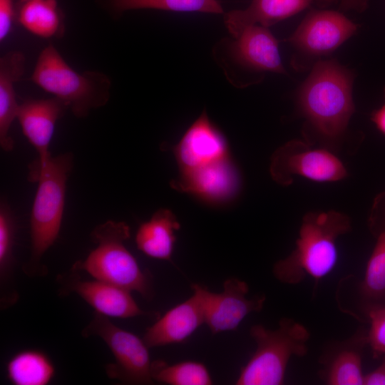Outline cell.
Wrapping results in <instances>:
<instances>
[{
  "instance_id": "1",
  "label": "cell",
  "mask_w": 385,
  "mask_h": 385,
  "mask_svg": "<svg viewBox=\"0 0 385 385\" xmlns=\"http://www.w3.org/2000/svg\"><path fill=\"white\" fill-rule=\"evenodd\" d=\"M351 228L349 217L342 212L307 213L302 218L295 248L274 265V277L282 283L295 285L309 277L317 286L337 262V239Z\"/></svg>"
},
{
  "instance_id": "2",
  "label": "cell",
  "mask_w": 385,
  "mask_h": 385,
  "mask_svg": "<svg viewBox=\"0 0 385 385\" xmlns=\"http://www.w3.org/2000/svg\"><path fill=\"white\" fill-rule=\"evenodd\" d=\"M351 71L334 60L319 61L297 93L298 106L313 128L326 141L345 132L354 112Z\"/></svg>"
},
{
  "instance_id": "3",
  "label": "cell",
  "mask_w": 385,
  "mask_h": 385,
  "mask_svg": "<svg viewBox=\"0 0 385 385\" xmlns=\"http://www.w3.org/2000/svg\"><path fill=\"white\" fill-rule=\"evenodd\" d=\"M73 165L71 153L51 157L29 180L37 182L30 218L31 255L24 267L31 276L43 275L47 269L41 264L46 252L56 240L63 215L66 183Z\"/></svg>"
},
{
  "instance_id": "4",
  "label": "cell",
  "mask_w": 385,
  "mask_h": 385,
  "mask_svg": "<svg viewBox=\"0 0 385 385\" xmlns=\"http://www.w3.org/2000/svg\"><path fill=\"white\" fill-rule=\"evenodd\" d=\"M130 235V227L124 222L108 220L98 225L91 233L96 247L85 259L76 261L72 271L86 272L93 279L151 299L154 293L151 274L140 268L125 245Z\"/></svg>"
},
{
  "instance_id": "5",
  "label": "cell",
  "mask_w": 385,
  "mask_h": 385,
  "mask_svg": "<svg viewBox=\"0 0 385 385\" xmlns=\"http://www.w3.org/2000/svg\"><path fill=\"white\" fill-rule=\"evenodd\" d=\"M31 80L65 102L76 118L105 106L111 96V81L106 75L75 71L51 44L40 53Z\"/></svg>"
},
{
  "instance_id": "6",
  "label": "cell",
  "mask_w": 385,
  "mask_h": 385,
  "mask_svg": "<svg viewBox=\"0 0 385 385\" xmlns=\"http://www.w3.org/2000/svg\"><path fill=\"white\" fill-rule=\"evenodd\" d=\"M257 349L240 371L237 385H281L284 384L289 359L307 354L309 330L291 318H282L276 329L262 324L250 330Z\"/></svg>"
},
{
  "instance_id": "7",
  "label": "cell",
  "mask_w": 385,
  "mask_h": 385,
  "mask_svg": "<svg viewBox=\"0 0 385 385\" xmlns=\"http://www.w3.org/2000/svg\"><path fill=\"white\" fill-rule=\"evenodd\" d=\"M82 336L101 338L111 351L114 361L106 366L110 379L128 384H153L149 347L143 339L97 312L82 330Z\"/></svg>"
},
{
  "instance_id": "8",
  "label": "cell",
  "mask_w": 385,
  "mask_h": 385,
  "mask_svg": "<svg viewBox=\"0 0 385 385\" xmlns=\"http://www.w3.org/2000/svg\"><path fill=\"white\" fill-rule=\"evenodd\" d=\"M270 173L274 181L289 185L293 176L319 182H336L344 179L347 171L342 162L326 148H312L298 140L279 148L271 158Z\"/></svg>"
},
{
  "instance_id": "9",
  "label": "cell",
  "mask_w": 385,
  "mask_h": 385,
  "mask_svg": "<svg viewBox=\"0 0 385 385\" xmlns=\"http://www.w3.org/2000/svg\"><path fill=\"white\" fill-rule=\"evenodd\" d=\"M200 290L205 323L213 334L236 330L247 315L262 310L266 299L265 295L247 299V284L234 277L224 282L220 293L212 292L201 284Z\"/></svg>"
},
{
  "instance_id": "10",
  "label": "cell",
  "mask_w": 385,
  "mask_h": 385,
  "mask_svg": "<svg viewBox=\"0 0 385 385\" xmlns=\"http://www.w3.org/2000/svg\"><path fill=\"white\" fill-rule=\"evenodd\" d=\"M357 25L332 10L311 11L287 41L301 53L322 56L336 50L356 31Z\"/></svg>"
},
{
  "instance_id": "11",
  "label": "cell",
  "mask_w": 385,
  "mask_h": 385,
  "mask_svg": "<svg viewBox=\"0 0 385 385\" xmlns=\"http://www.w3.org/2000/svg\"><path fill=\"white\" fill-rule=\"evenodd\" d=\"M68 106L56 97L26 100L19 105L17 119L23 133L34 147L37 159L30 165L29 178L51 158L49 145L56 123Z\"/></svg>"
},
{
  "instance_id": "12",
  "label": "cell",
  "mask_w": 385,
  "mask_h": 385,
  "mask_svg": "<svg viewBox=\"0 0 385 385\" xmlns=\"http://www.w3.org/2000/svg\"><path fill=\"white\" fill-rule=\"evenodd\" d=\"M175 190L210 202H225L234 197L240 186L237 171L229 157L194 169L180 171L172 180Z\"/></svg>"
},
{
  "instance_id": "13",
  "label": "cell",
  "mask_w": 385,
  "mask_h": 385,
  "mask_svg": "<svg viewBox=\"0 0 385 385\" xmlns=\"http://www.w3.org/2000/svg\"><path fill=\"white\" fill-rule=\"evenodd\" d=\"M193 293L187 300L173 307L148 327L143 337L149 348L185 342L205 323L200 284H192Z\"/></svg>"
},
{
  "instance_id": "14",
  "label": "cell",
  "mask_w": 385,
  "mask_h": 385,
  "mask_svg": "<svg viewBox=\"0 0 385 385\" xmlns=\"http://www.w3.org/2000/svg\"><path fill=\"white\" fill-rule=\"evenodd\" d=\"M63 281V289L73 292L88 304L95 312L108 317L130 318L137 316H157L156 312L141 309L130 291L113 284L98 280H81L70 275Z\"/></svg>"
},
{
  "instance_id": "15",
  "label": "cell",
  "mask_w": 385,
  "mask_h": 385,
  "mask_svg": "<svg viewBox=\"0 0 385 385\" xmlns=\"http://www.w3.org/2000/svg\"><path fill=\"white\" fill-rule=\"evenodd\" d=\"M173 153L180 171L229 157L226 139L203 112L188 128Z\"/></svg>"
},
{
  "instance_id": "16",
  "label": "cell",
  "mask_w": 385,
  "mask_h": 385,
  "mask_svg": "<svg viewBox=\"0 0 385 385\" xmlns=\"http://www.w3.org/2000/svg\"><path fill=\"white\" fill-rule=\"evenodd\" d=\"M233 38L229 51L236 63L252 71L286 73L278 41L267 27L249 26Z\"/></svg>"
},
{
  "instance_id": "17",
  "label": "cell",
  "mask_w": 385,
  "mask_h": 385,
  "mask_svg": "<svg viewBox=\"0 0 385 385\" xmlns=\"http://www.w3.org/2000/svg\"><path fill=\"white\" fill-rule=\"evenodd\" d=\"M366 344L364 331H358L346 340L332 344L320 358V378L329 385H364L362 355Z\"/></svg>"
},
{
  "instance_id": "18",
  "label": "cell",
  "mask_w": 385,
  "mask_h": 385,
  "mask_svg": "<svg viewBox=\"0 0 385 385\" xmlns=\"http://www.w3.org/2000/svg\"><path fill=\"white\" fill-rule=\"evenodd\" d=\"M25 66V56L19 51H11L0 58V145L6 152L11 151L14 145L9 132L20 105L15 84L24 75Z\"/></svg>"
},
{
  "instance_id": "19",
  "label": "cell",
  "mask_w": 385,
  "mask_h": 385,
  "mask_svg": "<svg viewBox=\"0 0 385 385\" xmlns=\"http://www.w3.org/2000/svg\"><path fill=\"white\" fill-rule=\"evenodd\" d=\"M312 3L314 0H252L247 9L227 13L225 25L235 37L247 26L268 27L299 13Z\"/></svg>"
},
{
  "instance_id": "20",
  "label": "cell",
  "mask_w": 385,
  "mask_h": 385,
  "mask_svg": "<svg viewBox=\"0 0 385 385\" xmlns=\"http://www.w3.org/2000/svg\"><path fill=\"white\" fill-rule=\"evenodd\" d=\"M180 227L172 211L160 209L138 227L135 235L137 247L150 257L170 260L176 241L175 233Z\"/></svg>"
},
{
  "instance_id": "21",
  "label": "cell",
  "mask_w": 385,
  "mask_h": 385,
  "mask_svg": "<svg viewBox=\"0 0 385 385\" xmlns=\"http://www.w3.org/2000/svg\"><path fill=\"white\" fill-rule=\"evenodd\" d=\"M23 2L18 12V20L26 30L44 38L63 34V16L56 0H28Z\"/></svg>"
},
{
  "instance_id": "22",
  "label": "cell",
  "mask_w": 385,
  "mask_h": 385,
  "mask_svg": "<svg viewBox=\"0 0 385 385\" xmlns=\"http://www.w3.org/2000/svg\"><path fill=\"white\" fill-rule=\"evenodd\" d=\"M55 372L51 359L36 349L22 350L6 364L8 379L15 385H46L53 379Z\"/></svg>"
},
{
  "instance_id": "23",
  "label": "cell",
  "mask_w": 385,
  "mask_h": 385,
  "mask_svg": "<svg viewBox=\"0 0 385 385\" xmlns=\"http://www.w3.org/2000/svg\"><path fill=\"white\" fill-rule=\"evenodd\" d=\"M376 241L367 262L359 294L366 310L385 305V228L376 233Z\"/></svg>"
},
{
  "instance_id": "24",
  "label": "cell",
  "mask_w": 385,
  "mask_h": 385,
  "mask_svg": "<svg viewBox=\"0 0 385 385\" xmlns=\"http://www.w3.org/2000/svg\"><path fill=\"white\" fill-rule=\"evenodd\" d=\"M151 375L154 381L170 385H210L212 380L202 363L187 361L168 364L163 360L152 361Z\"/></svg>"
},
{
  "instance_id": "25",
  "label": "cell",
  "mask_w": 385,
  "mask_h": 385,
  "mask_svg": "<svg viewBox=\"0 0 385 385\" xmlns=\"http://www.w3.org/2000/svg\"><path fill=\"white\" fill-rule=\"evenodd\" d=\"M106 8L115 13L138 9H155L173 11L222 13L217 0H104Z\"/></svg>"
},
{
  "instance_id": "26",
  "label": "cell",
  "mask_w": 385,
  "mask_h": 385,
  "mask_svg": "<svg viewBox=\"0 0 385 385\" xmlns=\"http://www.w3.org/2000/svg\"><path fill=\"white\" fill-rule=\"evenodd\" d=\"M15 222L9 205L4 201L0 205V275L4 280L14 265L13 249L15 235Z\"/></svg>"
},
{
  "instance_id": "27",
  "label": "cell",
  "mask_w": 385,
  "mask_h": 385,
  "mask_svg": "<svg viewBox=\"0 0 385 385\" xmlns=\"http://www.w3.org/2000/svg\"><path fill=\"white\" fill-rule=\"evenodd\" d=\"M370 327L366 332L367 344L374 358L385 354V305L372 307L366 311Z\"/></svg>"
},
{
  "instance_id": "28",
  "label": "cell",
  "mask_w": 385,
  "mask_h": 385,
  "mask_svg": "<svg viewBox=\"0 0 385 385\" xmlns=\"http://www.w3.org/2000/svg\"><path fill=\"white\" fill-rule=\"evenodd\" d=\"M15 11L13 0H0V41H3L9 34Z\"/></svg>"
},
{
  "instance_id": "29",
  "label": "cell",
  "mask_w": 385,
  "mask_h": 385,
  "mask_svg": "<svg viewBox=\"0 0 385 385\" xmlns=\"http://www.w3.org/2000/svg\"><path fill=\"white\" fill-rule=\"evenodd\" d=\"M370 227L376 234L385 228V192L375 198L369 217Z\"/></svg>"
},
{
  "instance_id": "30",
  "label": "cell",
  "mask_w": 385,
  "mask_h": 385,
  "mask_svg": "<svg viewBox=\"0 0 385 385\" xmlns=\"http://www.w3.org/2000/svg\"><path fill=\"white\" fill-rule=\"evenodd\" d=\"M314 2L320 6L338 4L343 9L361 12L366 9L368 0H314Z\"/></svg>"
},
{
  "instance_id": "31",
  "label": "cell",
  "mask_w": 385,
  "mask_h": 385,
  "mask_svg": "<svg viewBox=\"0 0 385 385\" xmlns=\"http://www.w3.org/2000/svg\"><path fill=\"white\" fill-rule=\"evenodd\" d=\"M381 364L374 371L364 374V385H385V354Z\"/></svg>"
},
{
  "instance_id": "32",
  "label": "cell",
  "mask_w": 385,
  "mask_h": 385,
  "mask_svg": "<svg viewBox=\"0 0 385 385\" xmlns=\"http://www.w3.org/2000/svg\"><path fill=\"white\" fill-rule=\"evenodd\" d=\"M371 120L374 123L376 128L385 135V102L380 108L371 113Z\"/></svg>"
},
{
  "instance_id": "33",
  "label": "cell",
  "mask_w": 385,
  "mask_h": 385,
  "mask_svg": "<svg viewBox=\"0 0 385 385\" xmlns=\"http://www.w3.org/2000/svg\"><path fill=\"white\" fill-rule=\"evenodd\" d=\"M22 1H28V0H21Z\"/></svg>"
}]
</instances>
